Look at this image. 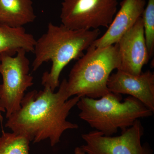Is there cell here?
<instances>
[{"instance_id":"obj_1","label":"cell","mask_w":154,"mask_h":154,"mask_svg":"<svg viewBox=\"0 0 154 154\" xmlns=\"http://www.w3.org/2000/svg\"><path fill=\"white\" fill-rule=\"evenodd\" d=\"M66 81L63 80L56 93L45 86L42 91L33 90L25 94L20 109L8 118L6 127L34 143L49 139L51 146L60 142L65 131L78 128V125L67 118L80 97L69 99Z\"/></svg>"},{"instance_id":"obj_2","label":"cell","mask_w":154,"mask_h":154,"mask_svg":"<svg viewBox=\"0 0 154 154\" xmlns=\"http://www.w3.org/2000/svg\"><path fill=\"white\" fill-rule=\"evenodd\" d=\"M99 29L78 30L70 29L61 24L48 25L46 33L36 40L32 63L36 71L45 62L52 63L49 72H45L42 77V84L48 86L53 91L60 85L59 78L63 69L72 60H78L84 55L95 40L99 38Z\"/></svg>"},{"instance_id":"obj_3","label":"cell","mask_w":154,"mask_h":154,"mask_svg":"<svg viewBox=\"0 0 154 154\" xmlns=\"http://www.w3.org/2000/svg\"><path fill=\"white\" fill-rule=\"evenodd\" d=\"M122 99V95L112 92L100 99L81 97L76 105L81 111L79 116L92 128L111 136L119 129L124 131L137 119L153 114L152 110L133 96L121 102Z\"/></svg>"},{"instance_id":"obj_4","label":"cell","mask_w":154,"mask_h":154,"mask_svg":"<svg viewBox=\"0 0 154 154\" xmlns=\"http://www.w3.org/2000/svg\"><path fill=\"white\" fill-rule=\"evenodd\" d=\"M72 67L66 89L69 98L78 96L97 99L110 93L107 82L118 69L120 60L117 43L103 48L91 45Z\"/></svg>"},{"instance_id":"obj_5","label":"cell","mask_w":154,"mask_h":154,"mask_svg":"<svg viewBox=\"0 0 154 154\" xmlns=\"http://www.w3.org/2000/svg\"><path fill=\"white\" fill-rule=\"evenodd\" d=\"M26 51L20 49L15 56L0 54V106L5 110L6 118L19 110L25 91L33 85V78L29 73L30 61Z\"/></svg>"},{"instance_id":"obj_6","label":"cell","mask_w":154,"mask_h":154,"mask_svg":"<svg viewBox=\"0 0 154 154\" xmlns=\"http://www.w3.org/2000/svg\"><path fill=\"white\" fill-rule=\"evenodd\" d=\"M119 0H63L62 24L78 30L108 28L115 17Z\"/></svg>"},{"instance_id":"obj_7","label":"cell","mask_w":154,"mask_h":154,"mask_svg":"<svg viewBox=\"0 0 154 154\" xmlns=\"http://www.w3.org/2000/svg\"><path fill=\"white\" fill-rule=\"evenodd\" d=\"M144 131L137 119L118 136H106L96 130L84 134L82 138L86 143L81 147L88 154H153L148 145L141 143Z\"/></svg>"},{"instance_id":"obj_8","label":"cell","mask_w":154,"mask_h":154,"mask_svg":"<svg viewBox=\"0 0 154 154\" xmlns=\"http://www.w3.org/2000/svg\"><path fill=\"white\" fill-rule=\"evenodd\" d=\"M117 43L120 60V66L117 70L131 74H140L143 67L150 59L141 17Z\"/></svg>"},{"instance_id":"obj_9","label":"cell","mask_w":154,"mask_h":154,"mask_svg":"<svg viewBox=\"0 0 154 154\" xmlns=\"http://www.w3.org/2000/svg\"><path fill=\"white\" fill-rule=\"evenodd\" d=\"M110 92L127 94L140 100L154 112V74L150 70L131 74L120 70L111 74L107 82Z\"/></svg>"},{"instance_id":"obj_10","label":"cell","mask_w":154,"mask_h":154,"mask_svg":"<svg viewBox=\"0 0 154 154\" xmlns=\"http://www.w3.org/2000/svg\"><path fill=\"white\" fill-rule=\"evenodd\" d=\"M146 5L145 0H123L120 4V9L106 32L92 45L103 48L117 43L141 17Z\"/></svg>"},{"instance_id":"obj_11","label":"cell","mask_w":154,"mask_h":154,"mask_svg":"<svg viewBox=\"0 0 154 154\" xmlns=\"http://www.w3.org/2000/svg\"><path fill=\"white\" fill-rule=\"evenodd\" d=\"M36 18L32 0H0V25L20 28Z\"/></svg>"},{"instance_id":"obj_12","label":"cell","mask_w":154,"mask_h":154,"mask_svg":"<svg viewBox=\"0 0 154 154\" xmlns=\"http://www.w3.org/2000/svg\"><path fill=\"white\" fill-rule=\"evenodd\" d=\"M36 40L25 28H12L0 25V54L7 53L14 55L20 49L33 52Z\"/></svg>"},{"instance_id":"obj_13","label":"cell","mask_w":154,"mask_h":154,"mask_svg":"<svg viewBox=\"0 0 154 154\" xmlns=\"http://www.w3.org/2000/svg\"><path fill=\"white\" fill-rule=\"evenodd\" d=\"M30 142L21 135L3 131L0 137V154H29Z\"/></svg>"},{"instance_id":"obj_14","label":"cell","mask_w":154,"mask_h":154,"mask_svg":"<svg viewBox=\"0 0 154 154\" xmlns=\"http://www.w3.org/2000/svg\"><path fill=\"white\" fill-rule=\"evenodd\" d=\"M146 44L150 58L154 54V0H148L141 16Z\"/></svg>"},{"instance_id":"obj_15","label":"cell","mask_w":154,"mask_h":154,"mask_svg":"<svg viewBox=\"0 0 154 154\" xmlns=\"http://www.w3.org/2000/svg\"><path fill=\"white\" fill-rule=\"evenodd\" d=\"M75 154H86L81 147H77L75 149Z\"/></svg>"},{"instance_id":"obj_16","label":"cell","mask_w":154,"mask_h":154,"mask_svg":"<svg viewBox=\"0 0 154 154\" xmlns=\"http://www.w3.org/2000/svg\"><path fill=\"white\" fill-rule=\"evenodd\" d=\"M5 112V110L0 106V122H1L2 125V124L3 121V117L2 115V112Z\"/></svg>"}]
</instances>
